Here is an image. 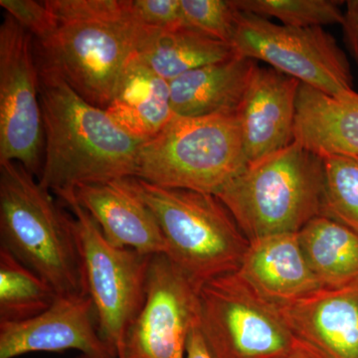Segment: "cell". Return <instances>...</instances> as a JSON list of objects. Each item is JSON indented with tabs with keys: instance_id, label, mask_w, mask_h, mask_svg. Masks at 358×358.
<instances>
[{
	"instance_id": "cell-13",
	"label": "cell",
	"mask_w": 358,
	"mask_h": 358,
	"mask_svg": "<svg viewBox=\"0 0 358 358\" xmlns=\"http://www.w3.org/2000/svg\"><path fill=\"white\" fill-rule=\"evenodd\" d=\"M300 85L274 68L257 66L237 113L248 164L294 143Z\"/></svg>"
},
{
	"instance_id": "cell-25",
	"label": "cell",
	"mask_w": 358,
	"mask_h": 358,
	"mask_svg": "<svg viewBox=\"0 0 358 358\" xmlns=\"http://www.w3.org/2000/svg\"><path fill=\"white\" fill-rule=\"evenodd\" d=\"M185 24L219 41L232 44L242 11L234 0H180Z\"/></svg>"
},
{
	"instance_id": "cell-22",
	"label": "cell",
	"mask_w": 358,
	"mask_h": 358,
	"mask_svg": "<svg viewBox=\"0 0 358 358\" xmlns=\"http://www.w3.org/2000/svg\"><path fill=\"white\" fill-rule=\"evenodd\" d=\"M38 275L0 246V322H17L41 315L57 299Z\"/></svg>"
},
{
	"instance_id": "cell-7",
	"label": "cell",
	"mask_w": 358,
	"mask_h": 358,
	"mask_svg": "<svg viewBox=\"0 0 358 358\" xmlns=\"http://www.w3.org/2000/svg\"><path fill=\"white\" fill-rule=\"evenodd\" d=\"M199 327L211 358H279L296 339L279 307L238 272L202 285Z\"/></svg>"
},
{
	"instance_id": "cell-2",
	"label": "cell",
	"mask_w": 358,
	"mask_h": 358,
	"mask_svg": "<svg viewBox=\"0 0 358 358\" xmlns=\"http://www.w3.org/2000/svg\"><path fill=\"white\" fill-rule=\"evenodd\" d=\"M45 2L55 26L44 39H35L37 64L107 110L145 29L134 20L129 0Z\"/></svg>"
},
{
	"instance_id": "cell-12",
	"label": "cell",
	"mask_w": 358,
	"mask_h": 358,
	"mask_svg": "<svg viewBox=\"0 0 358 358\" xmlns=\"http://www.w3.org/2000/svg\"><path fill=\"white\" fill-rule=\"evenodd\" d=\"M70 350H79L86 358H115L99 333L95 308L88 296H57L37 317L0 322V358Z\"/></svg>"
},
{
	"instance_id": "cell-10",
	"label": "cell",
	"mask_w": 358,
	"mask_h": 358,
	"mask_svg": "<svg viewBox=\"0 0 358 358\" xmlns=\"http://www.w3.org/2000/svg\"><path fill=\"white\" fill-rule=\"evenodd\" d=\"M43 150L35 38L6 14L0 26V164L18 162L39 178Z\"/></svg>"
},
{
	"instance_id": "cell-28",
	"label": "cell",
	"mask_w": 358,
	"mask_h": 358,
	"mask_svg": "<svg viewBox=\"0 0 358 358\" xmlns=\"http://www.w3.org/2000/svg\"><path fill=\"white\" fill-rule=\"evenodd\" d=\"M345 13H343V35L350 53L358 64V0L345 2Z\"/></svg>"
},
{
	"instance_id": "cell-27",
	"label": "cell",
	"mask_w": 358,
	"mask_h": 358,
	"mask_svg": "<svg viewBox=\"0 0 358 358\" xmlns=\"http://www.w3.org/2000/svg\"><path fill=\"white\" fill-rule=\"evenodd\" d=\"M0 6L36 40L48 36L55 26V20L45 1L0 0Z\"/></svg>"
},
{
	"instance_id": "cell-16",
	"label": "cell",
	"mask_w": 358,
	"mask_h": 358,
	"mask_svg": "<svg viewBox=\"0 0 358 358\" xmlns=\"http://www.w3.org/2000/svg\"><path fill=\"white\" fill-rule=\"evenodd\" d=\"M237 272L257 293L278 307L322 289L303 255L299 233L249 241Z\"/></svg>"
},
{
	"instance_id": "cell-17",
	"label": "cell",
	"mask_w": 358,
	"mask_h": 358,
	"mask_svg": "<svg viewBox=\"0 0 358 358\" xmlns=\"http://www.w3.org/2000/svg\"><path fill=\"white\" fill-rule=\"evenodd\" d=\"M294 141L320 157H358V93L333 96L301 84Z\"/></svg>"
},
{
	"instance_id": "cell-23",
	"label": "cell",
	"mask_w": 358,
	"mask_h": 358,
	"mask_svg": "<svg viewBox=\"0 0 358 358\" xmlns=\"http://www.w3.org/2000/svg\"><path fill=\"white\" fill-rule=\"evenodd\" d=\"M324 190L320 215L358 234V157H322Z\"/></svg>"
},
{
	"instance_id": "cell-1",
	"label": "cell",
	"mask_w": 358,
	"mask_h": 358,
	"mask_svg": "<svg viewBox=\"0 0 358 358\" xmlns=\"http://www.w3.org/2000/svg\"><path fill=\"white\" fill-rule=\"evenodd\" d=\"M38 71L44 129L39 182L62 199L78 186L134 178L145 141L120 128L55 73Z\"/></svg>"
},
{
	"instance_id": "cell-26",
	"label": "cell",
	"mask_w": 358,
	"mask_h": 358,
	"mask_svg": "<svg viewBox=\"0 0 358 358\" xmlns=\"http://www.w3.org/2000/svg\"><path fill=\"white\" fill-rule=\"evenodd\" d=\"M131 14L148 29L166 31L186 26L180 0H129Z\"/></svg>"
},
{
	"instance_id": "cell-6",
	"label": "cell",
	"mask_w": 358,
	"mask_h": 358,
	"mask_svg": "<svg viewBox=\"0 0 358 358\" xmlns=\"http://www.w3.org/2000/svg\"><path fill=\"white\" fill-rule=\"evenodd\" d=\"M247 166L237 115H173L141 145L134 178L217 195Z\"/></svg>"
},
{
	"instance_id": "cell-19",
	"label": "cell",
	"mask_w": 358,
	"mask_h": 358,
	"mask_svg": "<svg viewBox=\"0 0 358 358\" xmlns=\"http://www.w3.org/2000/svg\"><path fill=\"white\" fill-rule=\"evenodd\" d=\"M106 110L124 131L150 140L173 117L169 82L134 55Z\"/></svg>"
},
{
	"instance_id": "cell-3",
	"label": "cell",
	"mask_w": 358,
	"mask_h": 358,
	"mask_svg": "<svg viewBox=\"0 0 358 358\" xmlns=\"http://www.w3.org/2000/svg\"><path fill=\"white\" fill-rule=\"evenodd\" d=\"M0 241L58 296H88L74 216L18 162L0 164Z\"/></svg>"
},
{
	"instance_id": "cell-9",
	"label": "cell",
	"mask_w": 358,
	"mask_h": 358,
	"mask_svg": "<svg viewBox=\"0 0 358 358\" xmlns=\"http://www.w3.org/2000/svg\"><path fill=\"white\" fill-rule=\"evenodd\" d=\"M231 45L237 55L264 61L327 95L339 96L353 90L345 52L322 27H289L242 11Z\"/></svg>"
},
{
	"instance_id": "cell-11",
	"label": "cell",
	"mask_w": 358,
	"mask_h": 358,
	"mask_svg": "<svg viewBox=\"0 0 358 358\" xmlns=\"http://www.w3.org/2000/svg\"><path fill=\"white\" fill-rule=\"evenodd\" d=\"M199 324V289L164 254L152 257L145 300L129 327L120 358H185Z\"/></svg>"
},
{
	"instance_id": "cell-20",
	"label": "cell",
	"mask_w": 358,
	"mask_h": 358,
	"mask_svg": "<svg viewBox=\"0 0 358 358\" xmlns=\"http://www.w3.org/2000/svg\"><path fill=\"white\" fill-rule=\"evenodd\" d=\"M235 54L232 45L211 38L188 26L166 31L147 28L136 52L143 64L167 82Z\"/></svg>"
},
{
	"instance_id": "cell-15",
	"label": "cell",
	"mask_w": 358,
	"mask_h": 358,
	"mask_svg": "<svg viewBox=\"0 0 358 358\" xmlns=\"http://www.w3.org/2000/svg\"><path fill=\"white\" fill-rule=\"evenodd\" d=\"M292 333L327 358H358V284L279 307Z\"/></svg>"
},
{
	"instance_id": "cell-24",
	"label": "cell",
	"mask_w": 358,
	"mask_h": 358,
	"mask_svg": "<svg viewBox=\"0 0 358 358\" xmlns=\"http://www.w3.org/2000/svg\"><path fill=\"white\" fill-rule=\"evenodd\" d=\"M243 13L274 17L289 27H322L343 24L341 1L334 0H234Z\"/></svg>"
},
{
	"instance_id": "cell-21",
	"label": "cell",
	"mask_w": 358,
	"mask_h": 358,
	"mask_svg": "<svg viewBox=\"0 0 358 358\" xmlns=\"http://www.w3.org/2000/svg\"><path fill=\"white\" fill-rule=\"evenodd\" d=\"M306 260L324 289L358 284V234L333 219L317 216L299 232Z\"/></svg>"
},
{
	"instance_id": "cell-4",
	"label": "cell",
	"mask_w": 358,
	"mask_h": 358,
	"mask_svg": "<svg viewBox=\"0 0 358 358\" xmlns=\"http://www.w3.org/2000/svg\"><path fill=\"white\" fill-rule=\"evenodd\" d=\"M322 159L294 141L288 148L249 164L216 196L245 237L252 241L299 233L320 215Z\"/></svg>"
},
{
	"instance_id": "cell-30",
	"label": "cell",
	"mask_w": 358,
	"mask_h": 358,
	"mask_svg": "<svg viewBox=\"0 0 358 358\" xmlns=\"http://www.w3.org/2000/svg\"><path fill=\"white\" fill-rule=\"evenodd\" d=\"M279 358H327L319 350L305 343L300 338L294 339L293 345L288 352Z\"/></svg>"
},
{
	"instance_id": "cell-5",
	"label": "cell",
	"mask_w": 358,
	"mask_h": 358,
	"mask_svg": "<svg viewBox=\"0 0 358 358\" xmlns=\"http://www.w3.org/2000/svg\"><path fill=\"white\" fill-rule=\"evenodd\" d=\"M131 182L159 222L166 255L197 288L239 270L249 240L216 195Z\"/></svg>"
},
{
	"instance_id": "cell-29",
	"label": "cell",
	"mask_w": 358,
	"mask_h": 358,
	"mask_svg": "<svg viewBox=\"0 0 358 358\" xmlns=\"http://www.w3.org/2000/svg\"><path fill=\"white\" fill-rule=\"evenodd\" d=\"M199 324L193 327L188 336L187 343H186V355L187 358H211L202 334L200 333Z\"/></svg>"
},
{
	"instance_id": "cell-8",
	"label": "cell",
	"mask_w": 358,
	"mask_h": 358,
	"mask_svg": "<svg viewBox=\"0 0 358 358\" xmlns=\"http://www.w3.org/2000/svg\"><path fill=\"white\" fill-rule=\"evenodd\" d=\"M75 218L87 294L95 308L101 338L115 358L145 300L152 256L109 243L88 212L74 199L64 200Z\"/></svg>"
},
{
	"instance_id": "cell-18",
	"label": "cell",
	"mask_w": 358,
	"mask_h": 358,
	"mask_svg": "<svg viewBox=\"0 0 358 358\" xmlns=\"http://www.w3.org/2000/svg\"><path fill=\"white\" fill-rule=\"evenodd\" d=\"M257 66L256 61L235 54L169 82L174 115H237Z\"/></svg>"
},
{
	"instance_id": "cell-31",
	"label": "cell",
	"mask_w": 358,
	"mask_h": 358,
	"mask_svg": "<svg viewBox=\"0 0 358 358\" xmlns=\"http://www.w3.org/2000/svg\"><path fill=\"white\" fill-rule=\"evenodd\" d=\"M77 358H86V357H84L83 355H81V357H77Z\"/></svg>"
},
{
	"instance_id": "cell-14",
	"label": "cell",
	"mask_w": 358,
	"mask_h": 358,
	"mask_svg": "<svg viewBox=\"0 0 358 358\" xmlns=\"http://www.w3.org/2000/svg\"><path fill=\"white\" fill-rule=\"evenodd\" d=\"M68 199L88 212L109 243L141 255H166V240L159 222L134 189L131 178L78 186L62 200Z\"/></svg>"
}]
</instances>
